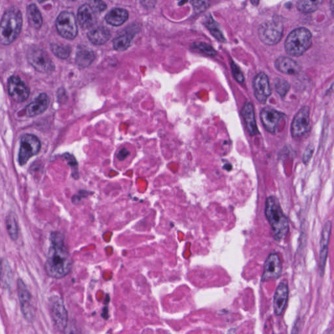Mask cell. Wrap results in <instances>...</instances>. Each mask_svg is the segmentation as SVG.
I'll list each match as a JSON object with an SVG mask.
<instances>
[{
	"mask_svg": "<svg viewBox=\"0 0 334 334\" xmlns=\"http://www.w3.org/2000/svg\"><path fill=\"white\" fill-rule=\"evenodd\" d=\"M50 246L44 269L49 277L61 279L70 273L73 267L71 255L65 244L63 234L54 232L50 235Z\"/></svg>",
	"mask_w": 334,
	"mask_h": 334,
	"instance_id": "6da1fadb",
	"label": "cell"
},
{
	"mask_svg": "<svg viewBox=\"0 0 334 334\" xmlns=\"http://www.w3.org/2000/svg\"><path fill=\"white\" fill-rule=\"evenodd\" d=\"M264 211L273 238L278 242L282 241L288 235L289 221L281 207L279 200L274 196L267 198Z\"/></svg>",
	"mask_w": 334,
	"mask_h": 334,
	"instance_id": "7a4b0ae2",
	"label": "cell"
},
{
	"mask_svg": "<svg viewBox=\"0 0 334 334\" xmlns=\"http://www.w3.org/2000/svg\"><path fill=\"white\" fill-rule=\"evenodd\" d=\"M23 19L21 11L17 7L8 8L0 22V43L9 45L21 33Z\"/></svg>",
	"mask_w": 334,
	"mask_h": 334,
	"instance_id": "3957f363",
	"label": "cell"
},
{
	"mask_svg": "<svg viewBox=\"0 0 334 334\" xmlns=\"http://www.w3.org/2000/svg\"><path fill=\"white\" fill-rule=\"evenodd\" d=\"M312 44V34L306 28L295 29L289 33L286 42L285 49L292 57H300L304 54Z\"/></svg>",
	"mask_w": 334,
	"mask_h": 334,
	"instance_id": "277c9868",
	"label": "cell"
},
{
	"mask_svg": "<svg viewBox=\"0 0 334 334\" xmlns=\"http://www.w3.org/2000/svg\"><path fill=\"white\" fill-rule=\"evenodd\" d=\"M284 34V26L282 21L273 19L260 24L258 35L262 43L267 45H275L282 40Z\"/></svg>",
	"mask_w": 334,
	"mask_h": 334,
	"instance_id": "5b68a950",
	"label": "cell"
},
{
	"mask_svg": "<svg viewBox=\"0 0 334 334\" xmlns=\"http://www.w3.org/2000/svg\"><path fill=\"white\" fill-rule=\"evenodd\" d=\"M27 59L30 65L35 70L42 73H50L54 70V64L46 51L37 45L28 49Z\"/></svg>",
	"mask_w": 334,
	"mask_h": 334,
	"instance_id": "8992f818",
	"label": "cell"
},
{
	"mask_svg": "<svg viewBox=\"0 0 334 334\" xmlns=\"http://www.w3.org/2000/svg\"><path fill=\"white\" fill-rule=\"evenodd\" d=\"M41 148V142L36 136L32 134L22 136L18 158L20 165L23 166L27 163L31 157L38 154Z\"/></svg>",
	"mask_w": 334,
	"mask_h": 334,
	"instance_id": "52a82bcc",
	"label": "cell"
},
{
	"mask_svg": "<svg viewBox=\"0 0 334 334\" xmlns=\"http://www.w3.org/2000/svg\"><path fill=\"white\" fill-rule=\"evenodd\" d=\"M58 32L66 39H73L77 37L78 27L74 14L68 11L62 12L55 21Z\"/></svg>",
	"mask_w": 334,
	"mask_h": 334,
	"instance_id": "ba28073f",
	"label": "cell"
},
{
	"mask_svg": "<svg viewBox=\"0 0 334 334\" xmlns=\"http://www.w3.org/2000/svg\"><path fill=\"white\" fill-rule=\"evenodd\" d=\"M49 307L55 328L60 331H65L68 325V314L63 300L58 296L51 297Z\"/></svg>",
	"mask_w": 334,
	"mask_h": 334,
	"instance_id": "9c48e42d",
	"label": "cell"
},
{
	"mask_svg": "<svg viewBox=\"0 0 334 334\" xmlns=\"http://www.w3.org/2000/svg\"><path fill=\"white\" fill-rule=\"evenodd\" d=\"M17 291L22 315L28 322H32L35 317V311L32 304V295L21 279L17 281Z\"/></svg>",
	"mask_w": 334,
	"mask_h": 334,
	"instance_id": "30bf717a",
	"label": "cell"
},
{
	"mask_svg": "<svg viewBox=\"0 0 334 334\" xmlns=\"http://www.w3.org/2000/svg\"><path fill=\"white\" fill-rule=\"evenodd\" d=\"M311 130L310 110L305 106L298 111L291 125V134L294 138H300Z\"/></svg>",
	"mask_w": 334,
	"mask_h": 334,
	"instance_id": "8fae6325",
	"label": "cell"
},
{
	"mask_svg": "<svg viewBox=\"0 0 334 334\" xmlns=\"http://www.w3.org/2000/svg\"><path fill=\"white\" fill-rule=\"evenodd\" d=\"M8 87L10 97L17 102L25 101L30 95V88L17 76H12L9 79Z\"/></svg>",
	"mask_w": 334,
	"mask_h": 334,
	"instance_id": "7c38bea8",
	"label": "cell"
},
{
	"mask_svg": "<svg viewBox=\"0 0 334 334\" xmlns=\"http://www.w3.org/2000/svg\"><path fill=\"white\" fill-rule=\"evenodd\" d=\"M282 264L279 255L277 253L269 254L265 261L262 282L277 280L282 275Z\"/></svg>",
	"mask_w": 334,
	"mask_h": 334,
	"instance_id": "4fadbf2b",
	"label": "cell"
},
{
	"mask_svg": "<svg viewBox=\"0 0 334 334\" xmlns=\"http://www.w3.org/2000/svg\"><path fill=\"white\" fill-rule=\"evenodd\" d=\"M253 88L257 101L260 103H265L271 93L268 76L264 73L256 75L253 81Z\"/></svg>",
	"mask_w": 334,
	"mask_h": 334,
	"instance_id": "5bb4252c",
	"label": "cell"
},
{
	"mask_svg": "<svg viewBox=\"0 0 334 334\" xmlns=\"http://www.w3.org/2000/svg\"><path fill=\"white\" fill-rule=\"evenodd\" d=\"M284 117V114L270 107L262 109L260 115L265 130L272 134H274L277 131L278 125Z\"/></svg>",
	"mask_w": 334,
	"mask_h": 334,
	"instance_id": "9a60e30c",
	"label": "cell"
},
{
	"mask_svg": "<svg viewBox=\"0 0 334 334\" xmlns=\"http://www.w3.org/2000/svg\"><path fill=\"white\" fill-rule=\"evenodd\" d=\"M331 232V222L327 221L322 229L320 238V249L319 254V269L320 275H323L327 257H328L329 238Z\"/></svg>",
	"mask_w": 334,
	"mask_h": 334,
	"instance_id": "2e32d148",
	"label": "cell"
},
{
	"mask_svg": "<svg viewBox=\"0 0 334 334\" xmlns=\"http://www.w3.org/2000/svg\"><path fill=\"white\" fill-rule=\"evenodd\" d=\"M289 297V287L286 282L280 283L273 297V311L275 315L280 316L284 313Z\"/></svg>",
	"mask_w": 334,
	"mask_h": 334,
	"instance_id": "e0dca14e",
	"label": "cell"
},
{
	"mask_svg": "<svg viewBox=\"0 0 334 334\" xmlns=\"http://www.w3.org/2000/svg\"><path fill=\"white\" fill-rule=\"evenodd\" d=\"M49 97L46 93H41L34 101L30 102L25 108L26 116L28 117H34L41 115L48 108Z\"/></svg>",
	"mask_w": 334,
	"mask_h": 334,
	"instance_id": "ac0fdd59",
	"label": "cell"
},
{
	"mask_svg": "<svg viewBox=\"0 0 334 334\" xmlns=\"http://www.w3.org/2000/svg\"><path fill=\"white\" fill-rule=\"evenodd\" d=\"M242 115L249 135H257L259 133V130H258L257 123H256L255 111H254L253 104L251 102H248L245 104L242 110Z\"/></svg>",
	"mask_w": 334,
	"mask_h": 334,
	"instance_id": "d6986e66",
	"label": "cell"
},
{
	"mask_svg": "<svg viewBox=\"0 0 334 334\" xmlns=\"http://www.w3.org/2000/svg\"><path fill=\"white\" fill-rule=\"evenodd\" d=\"M275 67L280 72L290 75H298L301 70L295 60L284 57L275 60Z\"/></svg>",
	"mask_w": 334,
	"mask_h": 334,
	"instance_id": "ffe728a7",
	"label": "cell"
},
{
	"mask_svg": "<svg viewBox=\"0 0 334 334\" xmlns=\"http://www.w3.org/2000/svg\"><path fill=\"white\" fill-rule=\"evenodd\" d=\"M78 21L83 29H88L95 23L94 12L88 4H84L78 11Z\"/></svg>",
	"mask_w": 334,
	"mask_h": 334,
	"instance_id": "44dd1931",
	"label": "cell"
},
{
	"mask_svg": "<svg viewBox=\"0 0 334 334\" xmlns=\"http://www.w3.org/2000/svg\"><path fill=\"white\" fill-rule=\"evenodd\" d=\"M110 36V30L104 27L94 28L88 33V39L95 45L105 44Z\"/></svg>",
	"mask_w": 334,
	"mask_h": 334,
	"instance_id": "7402d4cb",
	"label": "cell"
},
{
	"mask_svg": "<svg viewBox=\"0 0 334 334\" xmlns=\"http://www.w3.org/2000/svg\"><path fill=\"white\" fill-rule=\"evenodd\" d=\"M128 11L122 8H115L109 11L105 16L106 21L114 26H119L128 19Z\"/></svg>",
	"mask_w": 334,
	"mask_h": 334,
	"instance_id": "603a6c76",
	"label": "cell"
},
{
	"mask_svg": "<svg viewBox=\"0 0 334 334\" xmlns=\"http://www.w3.org/2000/svg\"><path fill=\"white\" fill-rule=\"evenodd\" d=\"M26 13L30 25L36 30L41 28L43 24V17L37 6L34 4H30L27 7Z\"/></svg>",
	"mask_w": 334,
	"mask_h": 334,
	"instance_id": "cb8c5ba5",
	"label": "cell"
},
{
	"mask_svg": "<svg viewBox=\"0 0 334 334\" xmlns=\"http://www.w3.org/2000/svg\"><path fill=\"white\" fill-rule=\"evenodd\" d=\"M6 224L8 235L13 241H16L19 238V227L17 215L13 211H11L7 215Z\"/></svg>",
	"mask_w": 334,
	"mask_h": 334,
	"instance_id": "d4e9b609",
	"label": "cell"
},
{
	"mask_svg": "<svg viewBox=\"0 0 334 334\" xmlns=\"http://www.w3.org/2000/svg\"><path fill=\"white\" fill-rule=\"evenodd\" d=\"M95 59L94 53L87 49H81L76 55V63L82 68H85L92 63Z\"/></svg>",
	"mask_w": 334,
	"mask_h": 334,
	"instance_id": "484cf974",
	"label": "cell"
},
{
	"mask_svg": "<svg viewBox=\"0 0 334 334\" xmlns=\"http://www.w3.org/2000/svg\"><path fill=\"white\" fill-rule=\"evenodd\" d=\"M12 281V273L6 261H0V282L4 288H9Z\"/></svg>",
	"mask_w": 334,
	"mask_h": 334,
	"instance_id": "4316f807",
	"label": "cell"
},
{
	"mask_svg": "<svg viewBox=\"0 0 334 334\" xmlns=\"http://www.w3.org/2000/svg\"><path fill=\"white\" fill-rule=\"evenodd\" d=\"M133 35L130 33H124L114 39L113 46L116 50L123 51L130 47Z\"/></svg>",
	"mask_w": 334,
	"mask_h": 334,
	"instance_id": "83f0119b",
	"label": "cell"
},
{
	"mask_svg": "<svg viewBox=\"0 0 334 334\" xmlns=\"http://www.w3.org/2000/svg\"><path fill=\"white\" fill-rule=\"evenodd\" d=\"M205 25H206V27L208 28L209 30H210L211 34H212L218 41H221L222 43H224V42L226 41V39H225L221 31L220 30L219 26H218V24L216 23L215 21H213L212 17H211L210 15L207 18L206 21H205Z\"/></svg>",
	"mask_w": 334,
	"mask_h": 334,
	"instance_id": "f1b7e54d",
	"label": "cell"
},
{
	"mask_svg": "<svg viewBox=\"0 0 334 334\" xmlns=\"http://www.w3.org/2000/svg\"><path fill=\"white\" fill-rule=\"evenodd\" d=\"M322 1H299L297 2V8L301 13H310L318 10Z\"/></svg>",
	"mask_w": 334,
	"mask_h": 334,
	"instance_id": "f546056e",
	"label": "cell"
},
{
	"mask_svg": "<svg viewBox=\"0 0 334 334\" xmlns=\"http://www.w3.org/2000/svg\"><path fill=\"white\" fill-rule=\"evenodd\" d=\"M50 46L51 50L55 57H59V59H66L70 57L71 53L70 46L60 45L58 44H52Z\"/></svg>",
	"mask_w": 334,
	"mask_h": 334,
	"instance_id": "4dcf8cb0",
	"label": "cell"
},
{
	"mask_svg": "<svg viewBox=\"0 0 334 334\" xmlns=\"http://www.w3.org/2000/svg\"><path fill=\"white\" fill-rule=\"evenodd\" d=\"M274 86L276 92L278 93L281 97H283L286 96L287 92H289V89H290V85H289L288 82L286 80L280 79V78H277L275 80Z\"/></svg>",
	"mask_w": 334,
	"mask_h": 334,
	"instance_id": "1f68e13d",
	"label": "cell"
},
{
	"mask_svg": "<svg viewBox=\"0 0 334 334\" xmlns=\"http://www.w3.org/2000/svg\"><path fill=\"white\" fill-rule=\"evenodd\" d=\"M64 159L68 161L69 165L71 166V170H72V176L75 179L79 178V171H78V163L77 160L73 155L70 154V153H65L64 155Z\"/></svg>",
	"mask_w": 334,
	"mask_h": 334,
	"instance_id": "d6a6232c",
	"label": "cell"
},
{
	"mask_svg": "<svg viewBox=\"0 0 334 334\" xmlns=\"http://www.w3.org/2000/svg\"><path fill=\"white\" fill-rule=\"evenodd\" d=\"M195 48L199 49L201 52L209 55H215L216 52L214 49L209 44L204 43H198L195 44Z\"/></svg>",
	"mask_w": 334,
	"mask_h": 334,
	"instance_id": "836d02e7",
	"label": "cell"
},
{
	"mask_svg": "<svg viewBox=\"0 0 334 334\" xmlns=\"http://www.w3.org/2000/svg\"><path fill=\"white\" fill-rule=\"evenodd\" d=\"M231 69H232L234 77L239 83H243L244 82V77L243 75L241 70L235 62L231 63Z\"/></svg>",
	"mask_w": 334,
	"mask_h": 334,
	"instance_id": "e575fe53",
	"label": "cell"
},
{
	"mask_svg": "<svg viewBox=\"0 0 334 334\" xmlns=\"http://www.w3.org/2000/svg\"><path fill=\"white\" fill-rule=\"evenodd\" d=\"M314 146L313 144H309L305 150L304 155H303L302 161L305 164H307L311 159L313 154Z\"/></svg>",
	"mask_w": 334,
	"mask_h": 334,
	"instance_id": "d590c367",
	"label": "cell"
},
{
	"mask_svg": "<svg viewBox=\"0 0 334 334\" xmlns=\"http://www.w3.org/2000/svg\"><path fill=\"white\" fill-rule=\"evenodd\" d=\"M91 8L92 9L93 11H97V12H101L106 8V5L103 2L101 1H94L91 2Z\"/></svg>",
	"mask_w": 334,
	"mask_h": 334,
	"instance_id": "8d00e7d4",
	"label": "cell"
},
{
	"mask_svg": "<svg viewBox=\"0 0 334 334\" xmlns=\"http://www.w3.org/2000/svg\"><path fill=\"white\" fill-rule=\"evenodd\" d=\"M195 11L200 13L206 10L208 7V2H191Z\"/></svg>",
	"mask_w": 334,
	"mask_h": 334,
	"instance_id": "74e56055",
	"label": "cell"
},
{
	"mask_svg": "<svg viewBox=\"0 0 334 334\" xmlns=\"http://www.w3.org/2000/svg\"><path fill=\"white\" fill-rule=\"evenodd\" d=\"M129 154H130V151L127 150L126 148H122L118 153L117 157L120 161H123V160L128 156Z\"/></svg>",
	"mask_w": 334,
	"mask_h": 334,
	"instance_id": "f35d334b",
	"label": "cell"
},
{
	"mask_svg": "<svg viewBox=\"0 0 334 334\" xmlns=\"http://www.w3.org/2000/svg\"><path fill=\"white\" fill-rule=\"evenodd\" d=\"M298 330H299V328H298V325L295 324V326L293 327V330H292L291 334H298Z\"/></svg>",
	"mask_w": 334,
	"mask_h": 334,
	"instance_id": "ab89813d",
	"label": "cell"
},
{
	"mask_svg": "<svg viewBox=\"0 0 334 334\" xmlns=\"http://www.w3.org/2000/svg\"><path fill=\"white\" fill-rule=\"evenodd\" d=\"M251 4H253V6H258V4H259V1H251Z\"/></svg>",
	"mask_w": 334,
	"mask_h": 334,
	"instance_id": "60d3db41",
	"label": "cell"
},
{
	"mask_svg": "<svg viewBox=\"0 0 334 334\" xmlns=\"http://www.w3.org/2000/svg\"><path fill=\"white\" fill-rule=\"evenodd\" d=\"M326 334H333V331L332 330H329Z\"/></svg>",
	"mask_w": 334,
	"mask_h": 334,
	"instance_id": "b9f144b4",
	"label": "cell"
}]
</instances>
